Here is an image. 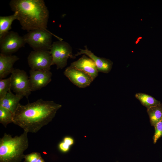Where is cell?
Masks as SVG:
<instances>
[{"label":"cell","instance_id":"1","mask_svg":"<svg viewBox=\"0 0 162 162\" xmlns=\"http://www.w3.org/2000/svg\"><path fill=\"white\" fill-rule=\"evenodd\" d=\"M62 105L42 99L25 105L20 103L15 112L13 123L28 132L36 133L54 117Z\"/></svg>","mask_w":162,"mask_h":162},{"label":"cell","instance_id":"2","mask_svg":"<svg viewBox=\"0 0 162 162\" xmlns=\"http://www.w3.org/2000/svg\"><path fill=\"white\" fill-rule=\"evenodd\" d=\"M9 5L17 14L22 29L28 32L34 30L48 31L49 11L43 0H11Z\"/></svg>","mask_w":162,"mask_h":162},{"label":"cell","instance_id":"3","mask_svg":"<svg viewBox=\"0 0 162 162\" xmlns=\"http://www.w3.org/2000/svg\"><path fill=\"white\" fill-rule=\"evenodd\" d=\"M28 133L24 131L13 137L4 134L0 139V162H20L24 158V152L28 146Z\"/></svg>","mask_w":162,"mask_h":162},{"label":"cell","instance_id":"4","mask_svg":"<svg viewBox=\"0 0 162 162\" xmlns=\"http://www.w3.org/2000/svg\"><path fill=\"white\" fill-rule=\"evenodd\" d=\"M53 35L59 40L61 38L54 35L49 30L42 29L30 31L23 37L26 43L28 44L34 50L50 51L52 45Z\"/></svg>","mask_w":162,"mask_h":162},{"label":"cell","instance_id":"5","mask_svg":"<svg viewBox=\"0 0 162 162\" xmlns=\"http://www.w3.org/2000/svg\"><path fill=\"white\" fill-rule=\"evenodd\" d=\"M50 51L52 57V65H56L57 69L64 68L69 58H75L72 55L71 46L63 40L53 42Z\"/></svg>","mask_w":162,"mask_h":162},{"label":"cell","instance_id":"6","mask_svg":"<svg viewBox=\"0 0 162 162\" xmlns=\"http://www.w3.org/2000/svg\"><path fill=\"white\" fill-rule=\"evenodd\" d=\"M10 76L11 89L16 94L28 98L32 91L29 77L26 72L19 69H14Z\"/></svg>","mask_w":162,"mask_h":162},{"label":"cell","instance_id":"7","mask_svg":"<svg viewBox=\"0 0 162 162\" xmlns=\"http://www.w3.org/2000/svg\"><path fill=\"white\" fill-rule=\"evenodd\" d=\"M26 43L23 37L16 32L9 31L0 39V53L11 55L24 47Z\"/></svg>","mask_w":162,"mask_h":162},{"label":"cell","instance_id":"8","mask_svg":"<svg viewBox=\"0 0 162 162\" xmlns=\"http://www.w3.org/2000/svg\"><path fill=\"white\" fill-rule=\"evenodd\" d=\"M31 69L50 70L52 58L50 51L34 50L31 51L27 58Z\"/></svg>","mask_w":162,"mask_h":162},{"label":"cell","instance_id":"9","mask_svg":"<svg viewBox=\"0 0 162 162\" xmlns=\"http://www.w3.org/2000/svg\"><path fill=\"white\" fill-rule=\"evenodd\" d=\"M29 80L31 91L40 89L46 86L51 81L52 73L50 70H34L29 71Z\"/></svg>","mask_w":162,"mask_h":162},{"label":"cell","instance_id":"10","mask_svg":"<svg viewBox=\"0 0 162 162\" xmlns=\"http://www.w3.org/2000/svg\"><path fill=\"white\" fill-rule=\"evenodd\" d=\"M64 74L71 82L80 88L89 86L93 81L89 75L70 66L66 69Z\"/></svg>","mask_w":162,"mask_h":162},{"label":"cell","instance_id":"11","mask_svg":"<svg viewBox=\"0 0 162 162\" xmlns=\"http://www.w3.org/2000/svg\"><path fill=\"white\" fill-rule=\"evenodd\" d=\"M84 47V49H79V52L74 55L75 58L81 54L86 55L94 62L98 72L108 73L110 71L113 64L112 61L108 59L96 56L88 49L86 46H85Z\"/></svg>","mask_w":162,"mask_h":162},{"label":"cell","instance_id":"12","mask_svg":"<svg viewBox=\"0 0 162 162\" xmlns=\"http://www.w3.org/2000/svg\"><path fill=\"white\" fill-rule=\"evenodd\" d=\"M70 66L86 73L93 81L98 75V71L95 64L91 58L85 55L71 63Z\"/></svg>","mask_w":162,"mask_h":162},{"label":"cell","instance_id":"13","mask_svg":"<svg viewBox=\"0 0 162 162\" xmlns=\"http://www.w3.org/2000/svg\"><path fill=\"white\" fill-rule=\"evenodd\" d=\"M16 55L0 54V79L5 77L14 69L15 63L19 59Z\"/></svg>","mask_w":162,"mask_h":162},{"label":"cell","instance_id":"14","mask_svg":"<svg viewBox=\"0 0 162 162\" xmlns=\"http://www.w3.org/2000/svg\"><path fill=\"white\" fill-rule=\"evenodd\" d=\"M23 97L19 94H14L10 90L0 99V107L10 111L14 114L20 101Z\"/></svg>","mask_w":162,"mask_h":162},{"label":"cell","instance_id":"15","mask_svg":"<svg viewBox=\"0 0 162 162\" xmlns=\"http://www.w3.org/2000/svg\"><path fill=\"white\" fill-rule=\"evenodd\" d=\"M17 19L16 12L10 16H0V39L9 32L13 22Z\"/></svg>","mask_w":162,"mask_h":162},{"label":"cell","instance_id":"16","mask_svg":"<svg viewBox=\"0 0 162 162\" xmlns=\"http://www.w3.org/2000/svg\"><path fill=\"white\" fill-rule=\"evenodd\" d=\"M151 125L154 126L162 119V103L147 109Z\"/></svg>","mask_w":162,"mask_h":162},{"label":"cell","instance_id":"17","mask_svg":"<svg viewBox=\"0 0 162 162\" xmlns=\"http://www.w3.org/2000/svg\"><path fill=\"white\" fill-rule=\"evenodd\" d=\"M135 97L140 101L141 104L147 109L161 104L160 101L156 99L153 97L146 94L137 93L135 94Z\"/></svg>","mask_w":162,"mask_h":162},{"label":"cell","instance_id":"18","mask_svg":"<svg viewBox=\"0 0 162 162\" xmlns=\"http://www.w3.org/2000/svg\"><path fill=\"white\" fill-rule=\"evenodd\" d=\"M75 142L74 139L73 137L69 136H65L58 144V149L62 153H67L70 151Z\"/></svg>","mask_w":162,"mask_h":162},{"label":"cell","instance_id":"19","mask_svg":"<svg viewBox=\"0 0 162 162\" xmlns=\"http://www.w3.org/2000/svg\"><path fill=\"white\" fill-rule=\"evenodd\" d=\"M14 114L10 111L0 107V123L5 127L13 123Z\"/></svg>","mask_w":162,"mask_h":162},{"label":"cell","instance_id":"20","mask_svg":"<svg viewBox=\"0 0 162 162\" xmlns=\"http://www.w3.org/2000/svg\"><path fill=\"white\" fill-rule=\"evenodd\" d=\"M11 77L0 79V99L4 97L11 89Z\"/></svg>","mask_w":162,"mask_h":162},{"label":"cell","instance_id":"21","mask_svg":"<svg viewBox=\"0 0 162 162\" xmlns=\"http://www.w3.org/2000/svg\"><path fill=\"white\" fill-rule=\"evenodd\" d=\"M24 162H45L40 153L33 152L25 155Z\"/></svg>","mask_w":162,"mask_h":162},{"label":"cell","instance_id":"22","mask_svg":"<svg viewBox=\"0 0 162 162\" xmlns=\"http://www.w3.org/2000/svg\"><path fill=\"white\" fill-rule=\"evenodd\" d=\"M155 131L153 137V143L155 144L157 140L162 136V119L154 126Z\"/></svg>","mask_w":162,"mask_h":162}]
</instances>
